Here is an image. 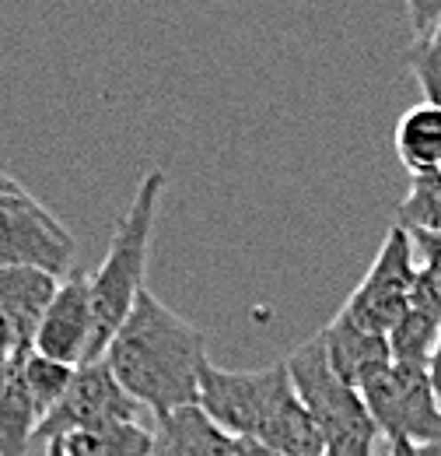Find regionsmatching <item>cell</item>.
<instances>
[{
	"mask_svg": "<svg viewBox=\"0 0 441 456\" xmlns=\"http://www.w3.org/2000/svg\"><path fill=\"white\" fill-rule=\"evenodd\" d=\"M207 338L148 288L106 347V365L119 387L155 418L200 400Z\"/></svg>",
	"mask_w": 441,
	"mask_h": 456,
	"instance_id": "1",
	"label": "cell"
},
{
	"mask_svg": "<svg viewBox=\"0 0 441 456\" xmlns=\"http://www.w3.org/2000/svg\"><path fill=\"white\" fill-rule=\"evenodd\" d=\"M196 403L228 436L260 439L284 456H326V439L294 390L287 362L249 372H231L207 362Z\"/></svg>",
	"mask_w": 441,
	"mask_h": 456,
	"instance_id": "2",
	"label": "cell"
},
{
	"mask_svg": "<svg viewBox=\"0 0 441 456\" xmlns=\"http://www.w3.org/2000/svg\"><path fill=\"white\" fill-rule=\"evenodd\" d=\"M165 190V172L148 169L140 175L119 225L112 232L109 249L99 264L95 274H88L92 288V309H95V334H92V351L88 362L106 358V347L137 305L144 291V274H148V253H151V232L158 218V200Z\"/></svg>",
	"mask_w": 441,
	"mask_h": 456,
	"instance_id": "3",
	"label": "cell"
},
{
	"mask_svg": "<svg viewBox=\"0 0 441 456\" xmlns=\"http://www.w3.org/2000/svg\"><path fill=\"white\" fill-rule=\"evenodd\" d=\"M284 362H287V372L294 379V390L301 394L309 414L316 418V425L326 439V453L375 456V446L382 439L379 425L368 414L361 394L336 376L319 334L309 338L305 344H298Z\"/></svg>",
	"mask_w": 441,
	"mask_h": 456,
	"instance_id": "4",
	"label": "cell"
},
{
	"mask_svg": "<svg viewBox=\"0 0 441 456\" xmlns=\"http://www.w3.org/2000/svg\"><path fill=\"white\" fill-rule=\"evenodd\" d=\"M357 394L386 443L424 446L441 436V403L435 397L428 365L392 358V365H386L375 379H368Z\"/></svg>",
	"mask_w": 441,
	"mask_h": 456,
	"instance_id": "5",
	"label": "cell"
},
{
	"mask_svg": "<svg viewBox=\"0 0 441 456\" xmlns=\"http://www.w3.org/2000/svg\"><path fill=\"white\" fill-rule=\"evenodd\" d=\"M421 274V260H417V246L410 228L399 222L389 225L379 256L372 260L368 274L361 278V285L350 291V298L343 302V316H350L357 327L375 330V334H392V327L406 316L413 285Z\"/></svg>",
	"mask_w": 441,
	"mask_h": 456,
	"instance_id": "6",
	"label": "cell"
},
{
	"mask_svg": "<svg viewBox=\"0 0 441 456\" xmlns=\"http://www.w3.org/2000/svg\"><path fill=\"white\" fill-rule=\"evenodd\" d=\"M70 256H74V239L67 225L18 179H7L0 186V271L43 267L63 274Z\"/></svg>",
	"mask_w": 441,
	"mask_h": 456,
	"instance_id": "7",
	"label": "cell"
},
{
	"mask_svg": "<svg viewBox=\"0 0 441 456\" xmlns=\"http://www.w3.org/2000/svg\"><path fill=\"white\" fill-rule=\"evenodd\" d=\"M137 414H140V403L119 387L106 358L84 362L74 369L67 394L56 400L53 411L39 421L36 443L50 446V443H60L84 428H99V425H112V421H137Z\"/></svg>",
	"mask_w": 441,
	"mask_h": 456,
	"instance_id": "8",
	"label": "cell"
},
{
	"mask_svg": "<svg viewBox=\"0 0 441 456\" xmlns=\"http://www.w3.org/2000/svg\"><path fill=\"white\" fill-rule=\"evenodd\" d=\"M92 334H95V309H92L88 274H70L56 288L53 302L36 330L32 351L67 365H84L92 351Z\"/></svg>",
	"mask_w": 441,
	"mask_h": 456,
	"instance_id": "9",
	"label": "cell"
},
{
	"mask_svg": "<svg viewBox=\"0 0 441 456\" xmlns=\"http://www.w3.org/2000/svg\"><path fill=\"white\" fill-rule=\"evenodd\" d=\"M319 341L330 354V365L343 383L361 390L368 379H375L386 365H392V347L386 334L357 327L350 316L336 313L330 323L319 330Z\"/></svg>",
	"mask_w": 441,
	"mask_h": 456,
	"instance_id": "10",
	"label": "cell"
},
{
	"mask_svg": "<svg viewBox=\"0 0 441 456\" xmlns=\"http://www.w3.org/2000/svg\"><path fill=\"white\" fill-rule=\"evenodd\" d=\"M60 274L43 267H7L0 271V309L11 320L21 347H32L36 330L53 302Z\"/></svg>",
	"mask_w": 441,
	"mask_h": 456,
	"instance_id": "11",
	"label": "cell"
},
{
	"mask_svg": "<svg viewBox=\"0 0 441 456\" xmlns=\"http://www.w3.org/2000/svg\"><path fill=\"white\" fill-rule=\"evenodd\" d=\"M151 456H231V436L204 414L200 403L155 418Z\"/></svg>",
	"mask_w": 441,
	"mask_h": 456,
	"instance_id": "12",
	"label": "cell"
},
{
	"mask_svg": "<svg viewBox=\"0 0 441 456\" xmlns=\"http://www.w3.org/2000/svg\"><path fill=\"white\" fill-rule=\"evenodd\" d=\"M396 155L403 169L431 172L441 166V106L421 102L399 116L396 123Z\"/></svg>",
	"mask_w": 441,
	"mask_h": 456,
	"instance_id": "13",
	"label": "cell"
},
{
	"mask_svg": "<svg viewBox=\"0 0 441 456\" xmlns=\"http://www.w3.org/2000/svg\"><path fill=\"white\" fill-rule=\"evenodd\" d=\"M36 428H39V414L21 376V347H18L11 358L7 390L0 397V456H28V446L36 443Z\"/></svg>",
	"mask_w": 441,
	"mask_h": 456,
	"instance_id": "14",
	"label": "cell"
},
{
	"mask_svg": "<svg viewBox=\"0 0 441 456\" xmlns=\"http://www.w3.org/2000/svg\"><path fill=\"white\" fill-rule=\"evenodd\" d=\"M67 456H151V432L140 421H112L60 439Z\"/></svg>",
	"mask_w": 441,
	"mask_h": 456,
	"instance_id": "15",
	"label": "cell"
},
{
	"mask_svg": "<svg viewBox=\"0 0 441 456\" xmlns=\"http://www.w3.org/2000/svg\"><path fill=\"white\" fill-rule=\"evenodd\" d=\"M74 369L77 365H67V362L46 358L32 347H21V376H25V387H28V397L36 403L39 421L53 411L56 400L67 394V387L74 379Z\"/></svg>",
	"mask_w": 441,
	"mask_h": 456,
	"instance_id": "16",
	"label": "cell"
},
{
	"mask_svg": "<svg viewBox=\"0 0 441 456\" xmlns=\"http://www.w3.org/2000/svg\"><path fill=\"white\" fill-rule=\"evenodd\" d=\"M399 225L410 232H441V172H417L399 200Z\"/></svg>",
	"mask_w": 441,
	"mask_h": 456,
	"instance_id": "17",
	"label": "cell"
},
{
	"mask_svg": "<svg viewBox=\"0 0 441 456\" xmlns=\"http://www.w3.org/2000/svg\"><path fill=\"white\" fill-rule=\"evenodd\" d=\"M403 63L410 67V74L417 77L421 92H424V102H435L441 106V25H435L431 32L417 36L413 46L406 50Z\"/></svg>",
	"mask_w": 441,
	"mask_h": 456,
	"instance_id": "18",
	"label": "cell"
},
{
	"mask_svg": "<svg viewBox=\"0 0 441 456\" xmlns=\"http://www.w3.org/2000/svg\"><path fill=\"white\" fill-rule=\"evenodd\" d=\"M410 235H413L421 267L441 285V232H410Z\"/></svg>",
	"mask_w": 441,
	"mask_h": 456,
	"instance_id": "19",
	"label": "cell"
},
{
	"mask_svg": "<svg viewBox=\"0 0 441 456\" xmlns=\"http://www.w3.org/2000/svg\"><path fill=\"white\" fill-rule=\"evenodd\" d=\"M406 14H410V28L413 39L431 32L435 25H441V0H406Z\"/></svg>",
	"mask_w": 441,
	"mask_h": 456,
	"instance_id": "20",
	"label": "cell"
},
{
	"mask_svg": "<svg viewBox=\"0 0 441 456\" xmlns=\"http://www.w3.org/2000/svg\"><path fill=\"white\" fill-rule=\"evenodd\" d=\"M231 456H284L280 450L260 443V439H249V436H231Z\"/></svg>",
	"mask_w": 441,
	"mask_h": 456,
	"instance_id": "21",
	"label": "cell"
},
{
	"mask_svg": "<svg viewBox=\"0 0 441 456\" xmlns=\"http://www.w3.org/2000/svg\"><path fill=\"white\" fill-rule=\"evenodd\" d=\"M389 456H441V436L435 443L413 446V443H389Z\"/></svg>",
	"mask_w": 441,
	"mask_h": 456,
	"instance_id": "22",
	"label": "cell"
},
{
	"mask_svg": "<svg viewBox=\"0 0 441 456\" xmlns=\"http://www.w3.org/2000/svg\"><path fill=\"white\" fill-rule=\"evenodd\" d=\"M18 347H21V341H18V334H14V327H11V320H7V316H4V309H0V358H11Z\"/></svg>",
	"mask_w": 441,
	"mask_h": 456,
	"instance_id": "23",
	"label": "cell"
},
{
	"mask_svg": "<svg viewBox=\"0 0 441 456\" xmlns=\"http://www.w3.org/2000/svg\"><path fill=\"white\" fill-rule=\"evenodd\" d=\"M428 372H431V387H435V397L441 403V338H438V347H435V354H431V365H428Z\"/></svg>",
	"mask_w": 441,
	"mask_h": 456,
	"instance_id": "24",
	"label": "cell"
},
{
	"mask_svg": "<svg viewBox=\"0 0 441 456\" xmlns=\"http://www.w3.org/2000/svg\"><path fill=\"white\" fill-rule=\"evenodd\" d=\"M14 358V354H11ZM11 358H0V397H4V390H7V376H11Z\"/></svg>",
	"mask_w": 441,
	"mask_h": 456,
	"instance_id": "25",
	"label": "cell"
},
{
	"mask_svg": "<svg viewBox=\"0 0 441 456\" xmlns=\"http://www.w3.org/2000/svg\"><path fill=\"white\" fill-rule=\"evenodd\" d=\"M43 456H67L63 453V446H60V443H50V446H46V453Z\"/></svg>",
	"mask_w": 441,
	"mask_h": 456,
	"instance_id": "26",
	"label": "cell"
},
{
	"mask_svg": "<svg viewBox=\"0 0 441 456\" xmlns=\"http://www.w3.org/2000/svg\"><path fill=\"white\" fill-rule=\"evenodd\" d=\"M7 179H11V175H7V172H0V186H4V183H7Z\"/></svg>",
	"mask_w": 441,
	"mask_h": 456,
	"instance_id": "27",
	"label": "cell"
},
{
	"mask_svg": "<svg viewBox=\"0 0 441 456\" xmlns=\"http://www.w3.org/2000/svg\"><path fill=\"white\" fill-rule=\"evenodd\" d=\"M438 172H441V166H438Z\"/></svg>",
	"mask_w": 441,
	"mask_h": 456,
	"instance_id": "28",
	"label": "cell"
},
{
	"mask_svg": "<svg viewBox=\"0 0 441 456\" xmlns=\"http://www.w3.org/2000/svg\"><path fill=\"white\" fill-rule=\"evenodd\" d=\"M326 456H330V453H326Z\"/></svg>",
	"mask_w": 441,
	"mask_h": 456,
	"instance_id": "29",
	"label": "cell"
}]
</instances>
